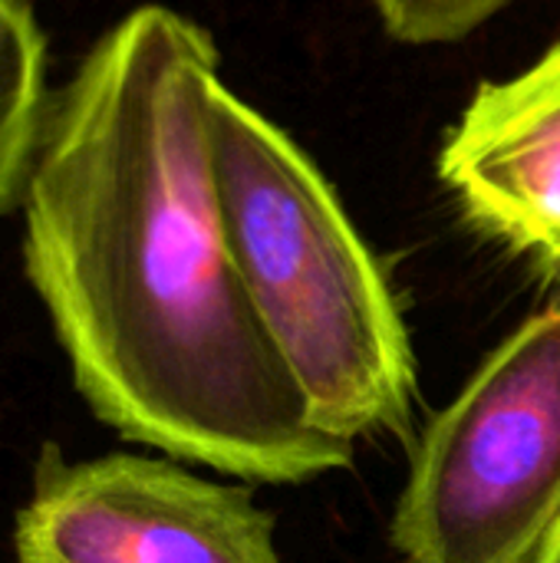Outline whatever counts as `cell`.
Wrapping results in <instances>:
<instances>
[{
    "label": "cell",
    "instance_id": "cell-5",
    "mask_svg": "<svg viewBox=\"0 0 560 563\" xmlns=\"http://www.w3.org/2000/svg\"><path fill=\"white\" fill-rule=\"evenodd\" d=\"M439 175L475 228L560 277V40L472 96Z\"/></svg>",
    "mask_w": 560,
    "mask_h": 563
},
{
    "label": "cell",
    "instance_id": "cell-8",
    "mask_svg": "<svg viewBox=\"0 0 560 563\" xmlns=\"http://www.w3.org/2000/svg\"><path fill=\"white\" fill-rule=\"evenodd\" d=\"M538 563H560V528L554 531V538L548 541V548H545V554H541Z\"/></svg>",
    "mask_w": 560,
    "mask_h": 563
},
{
    "label": "cell",
    "instance_id": "cell-4",
    "mask_svg": "<svg viewBox=\"0 0 560 563\" xmlns=\"http://www.w3.org/2000/svg\"><path fill=\"white\" fill-rule=\"evenodd\" d=\"M17 563H281L274 518L244 488L165 459L40 452L13 525Z\"/></svg>",
    "mask_w": 560,
    "mask_h": 563
},
{
    "label": "cell",
    "instance_id": "cell-1",
    "mask_svg": "<svg viewBox=\"0 0 560 563\" xmlns=\"http://www.w3.org/2000/svg\"><path fill=\"white\" fill-rule=\"evenodd\" d=\"M211 36L172 7L112 23L50 92L23 264L89 409L122 439L248 482L347 468L254 317L211 155Z\"/></svg>",
    "mask_w": 560,
    "mask_h": 563
},
{
    "label": "cell",
    "instance_id": "cell-7",
    "mask_svg": "<svg viewBox=\"0 0 560 563\" xmlns=\"http://www.w3.org/2000/svg\"><path fill=\"white\" fill-rule=\"evenodd\" d=\"M505 3L508 0H373L386 33L413 46L462 40Z\"/></svg>",
    "mask_w": 560,
    "mask_h": 563
},
{
    "label": "cell",
    "instance_id": "cell-6",
    "mask_svg": "<svg viewBox=\"0 0 560 563\" xmlns=\"http://www.w3.org/2000/svg\"><path fill=\"white\" fill-rule=\"evenodd\" d=\"M50 92L36 13L26 0H0V218L23 201Z\"/></svg>",
    "mask_w": 560,
    "mask_h": 563
},
{
    "label": "cell",
    "instance_id": "cell-3",
    "mask_svg": "<svg viewBox=\"0 0 560 563\" xmlns=\"http://www.w3.org/2000/svg\"><path fill=\"white\" fill-rule=\"evenodd\" d=\"M560 528V300L429 422L393 518L406 563H538Z\"/></svg>",
    "mask_w": 560,
    "mask_h": 563
},
{
    "label": "cell",
    "instance_id": "cell-2",
    "mask_svg": "<svg viewBox=\"0 0 560 563\" xmlns=\"http://www.w3.org/2000/svg\"><path fill=\"white\" fill-rule=\"evenodd\" d=\"M221 214L257 323L343 442L403 432L416 366L396 297L314 162L224 82L208 109Z\"/></svg>",
    "mask_w": 560,
    "mask_h": 563
}]
</instances>
